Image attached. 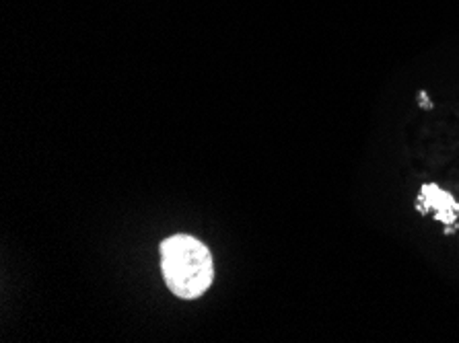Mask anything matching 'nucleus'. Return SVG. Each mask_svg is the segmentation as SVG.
<instances>
[{
    "instance_id": "obj_1",
    "label": "nucleus",
    "mask_w": 459,
    "mask_h": 343,
    "mask_svg": "<svg viewBox=\"0 0 459 343\" xmlns=\"http://www.w3.org/2000/svg\"><path fill=\"white\" fill-rule=\"evenodd\" d=\"M161 270L169 290L186 300L203 296L214 279L211 251L190 235H173L163 241Z\"/></svg>"
},
{
    "instance_id": "obj_2",
    "label": "nucleus",
    "mask_w": 459,
    "mask_h": 343,
    "mask_svg": "<svg viewBox=\"0 0 459 343\" xmlns=\"http://www.w3.org/2000/svg\"><path fill=\"white\" fill-rule=\"evenodd\" d=\"M422 198H427V204L424 208L420 206V210L435 208L437 210V219H441L443 222H454L455 220V212H457V204L451 198L449 193H445L443 189H439L437 185H427L422 187Z\"/></svg>"
}]
</instances>
